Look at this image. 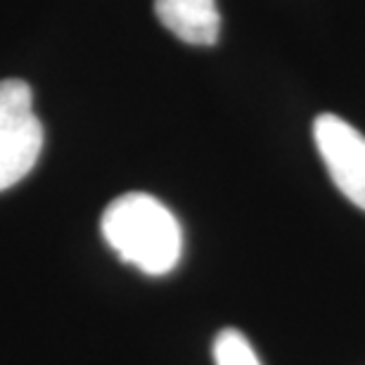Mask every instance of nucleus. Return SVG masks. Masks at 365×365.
<instances>
[{"mask_svg": "<svg viewBox=\"0 0 365 365\" xmlns=\"http://www.w3.org/2000/svg\"><path fill=\"white\" fill-rule=\"evenodd\" d=\"M100 228L123 264L148 275L171 273L182 254L178 218L148 192L116 197L102 214Z\"/></svg>", "mask_w": 365, "mask_h": 365, "instance_id": "f257e3e1", "label": "nucleus"}, {"mask_svg": "<svg viewBox=\"0 0 365 365\" xmlns=\"http://www.w3.org/2000/svg\"><path fill=\"white\" fill-rule=\"evenodd\" d=\"M43 150V126L34 114L31 86L0 81V192L29 176Z\"/></svg>", "mask_w": 365, "mask_h": 365, "instance_id": "f03ea898", "label": "nucleus"}, {"mask_svg": "<svg viewBox=\"0 0 365 365\" xmlns=\"http://www.w3.org/2000/svg\"><path fill=\"white\" fill-rule=\"evenodd\" d=\"M313 140L339 192L365 211V135L337 114H320Z\"/></svg>", "mask_w": 365, "mask_h": 365, "instance_id": "7ed1b4c3", "label": "nucleus"}, {"mask_svg": "<svg viewBox=\"0 0 365 365\" xmlns=\"http://www.w3.org/2000/svg\"><path fill=\"white\" fill-rule=\"evenodd\" d=\"M159 21L190 46H214L221 34L216 0H155Z\"/></svg>", "mask_w": 365, "mask_h": 365, "instance_id": "20e7f679", "label": "nucleus"}, {"mask_svg": "<svg viewBox=\"0 0 365 365\" xmlns=\"http://www.w3.org/2000/svg\"><path fill=\"white\" fill-rule=\"evenodd\" d=\"M216 365H261L250 339L235 327H225L214 339Z\"/></svg>", "mask_w": 365, "mask_h": 365, "instance_id": "39448f33", "label": "nucleus"}]
</instances>
